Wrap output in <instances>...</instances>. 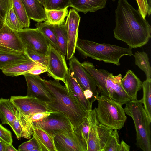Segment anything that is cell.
Instances as JSON below:
<instances>
[{"mask_svg":"<svg viewBox=\"0 0 151 151\" xmlns=\"http://www.w3.org/2000/svg\"><path fill=\"white\" fill-rule=\"evenodd\" d=\"M114 37L132 48L146 44L151 37V26L127 0H118L115 11Z\"/></svg>","mask_w":151,"mask_h":151,"instance_id":"1","label":"cell"},{"mask_svg":"<svg viewBox=\"0 0 151 151\" xmlns=\"http://www.w3.org/2000/svg\"><path fill=\"white\" fill-rule=\"evenodd\" d=\"M43 79L52 97V101L47 104V110L64 114L70 121L73 131L87 117L88 112L73 99L66 86L62 85L59 80Z\"/></svg>","mask_w":151,"mask_h":151,"instance_id":"2","label":"cell"},{"mask_svg":"<svg viewBox=\"0 0 151 151\" xmlns=\"http://www.w3.org/2000/svg\"><path fill=\"white\" fill-rule=\"evenodd\" d=\"M76 49L83 58L88 57L106 63L120 65L123 56L132 55V48H124L115 45L99 43L92 41L78 38Z\"/></svg>","mask_w":151,"mask_h":151,"instance_id":"3","label":"cell"},{"mask_svg":"<svg viewBox=\"0 0 151 151\" xmlns=\"http://www.w3.org/2000/svg\"><path fill=\"white\" fill-rule=\"evenodd\" d=\"M81 64L94 79L100 93L121 106L131 100L121 84L122 75L116 76L105 69L95 68L93 63L84 61Z\"/></svg>","mask_w":151,"mask_h":151,"instance_id":"4","label":"cell"},{"mask_svg":"<svg viewBox=\"0 0 151 151\" xmlns=\"http://www.w3.org/2000/svg\"><path fill=\"white\" fill-rule=\"evenodd\" d=\"M124 108L125 114L134 121L136 132L137 147L144 151H151L150 124L141 100H130Z\"/></svg>","mask_w":151,"mask_h":151,"instance_id":"5","label":"cell"},{"mask_svg":"<svg viewBox=\"0 0 151 151\" xmlns=\"http://www.w3.org/2000/svg\"><path fill=\"white\" fill-rule=\"evenodd\" d=\"M96 108L97 119L101 124L112 129L120 130L127 119L124 109L110 98L101 95L96 98Z\"/></svg>","mask_w":151,"mask_h":151,"instance_id":"6","label":"cell"},{"mask_svg":"<svg viewBox=\"0 0 151 151\" xmlns=\"http://www.w3.org/2000/svg\"><path fill=\"white\" fill-rule=\"evenodd\" d=\"M87 118L89 126L88 151H103L110 134L114 129L99 121L96 107L88 112Z\"/></svg>","mask_w":151,"mask_h":151,"instance_id":"7","label":"cell"},{"mask_svg":"<svg viewBox=\"0 0 151 151\" xmlns=\"http://www.w3.org/2000/svg\"><path fill=\"white\" fill-rule=\"evenodd\" d=\"M32 122L34 126L40 128L53 137L59 133L73 132V127L70 120L58 111L51 113L42 120Z\"/></svg>","mask_w":151,"mask_h":151,"instance_id":"8","label":"cell"},{"mask_svg":"<svg viewBox=\"0 0 151 151\" xmlns=\"http://www.w3.org/2000/svg\"><path fill=\"white\" fill-rule=\"evenodd\" d=\"M46 55L48 75L54 79L64 82L69 70L65 56L50 43Z\"/></svg>","mask_w":151,"mask_h":151,"instance_id":"9","label":"cell"},{"mask_svg":"<svg viewBox=\"0 0 151 151\" xmlns=\"http://www.w3.org/2000/svg\"><path fill=\"white\" fill-rule=\"evenodd\" d=\"M69 70L83 91L89 90L96 99L100 93L95 81L74 55L69 60Z\"/></svg>","mask_w":151,"mask_h":151,"instance_id":"10","label":"cell"},{"mask_svg":"<svg viewBox=\"0 0 151 151\" xmlns=\"http://www.w3.org/2000/svg\"><path fill=\"white\" fill-rule=\"evenodd\" d=\"M17 32L25 47L46 55L49 43L38 29L25 28Z\"/></svg>","mask_w":151,"mask_h":151,"instance_id":"11","label":"cell"},{"mask_svg":"<svg viewBox=\"0 0 151 151\" xmlns=\"http://www.w3.org/2000/svg\"><path fill=\"white\" fill-rule=\"evenodd\" d=\"M25 46L17 31L5 24L0 29V51L17 54L24 53Z\"/></svg>","mask_w":151,"mask_h":151,"instance_id":"12","label":"cell"},{"mask_svg":"<svg viewBox=\"0 0 151 151\" xmlns=\"http://www.w3.org/2000/svg\"><path fill=\"white\" fill-rule=\"evenodd\" d=\"M80 19L78 12L73 8H70L64 24L68 37L66 55L68 60H70L75 53Z\"/></svg>","mask_w":151,"mask_h":151,"instance_id":"13","label":"cell"},{"mask_svg":"<svg viewBox=\"0 0 151 151\" xmlns=\"http://www.w3.org/2000/svg\"><path fill=\"white\" fill-rule=\"evenodd\" d=\"M27 85V96L36 98L47 104L52 101V97L43 79L39 75L29 73L23 75Z\"/></svg>","mask_w":151,"mask_h":151,"instance_id":"14","label":"cell"},{"mask_svg":"<svg viewBox=\"0 0 151 151\" xmlns=\"http://www.w3.org/2000/svg\"><path fill=\"white\" fill-rule=\"evenodd\" d=\"M10 100L16 107L26 116L48 110L47 104L32 97L12 96Z\"/></svg>","mask_w":151,"mask_h":151,"instance_id":"15","label":"cell"},{"mask_svg":"<svg viewBox=\"0 0 151 151\" xmlns=\"http://www.w3.org/2000/svg\"><path fill=\"white\" fill-rule=\"evenodd\" d=\"M64 83L70 94L78 103L88 112L92 110V104L86 98L81 88L69 70Z\"/></svg>","mask_w":151,"mask_h":151,"instance_id":"16","label":"cell"},{"mask_svg":"<svg viewBox=\"0 0 151 151\" xmlns=\"http://www.w3.org/2000/svg\"><path fill=\"white\" fill-rule=\"evenodd\" d=\"M57 151H83L73 132L58 134L53 137Z\"/></svg>","mask_w":151,"mask_h":151,"instance_id":"17","label":"cell"},{"mask_svg":"<svg viewBox=\"0 0 151 151\" xmlns=\"http://www.w3.org/2000/svg\"><path fill=\"white\" fill-rule=\"evenodd\" d=\"M142 84L140 79L129 70L122 79L121 82V86L132 101L137 100V93L142 88Z\"/></svg>","mask_w":151,"mask_h":151,"instance_id":"18","label":"cell"},{"mask_svg":"<svg viewBox=\"0 0 151 151\" xmlns=\"http://www.w3.org/2000/svg\"><path fill=\"white\" fill-rule=\"evenodd\" d=\"M107 0H70L69 7L85 14L95 12L106 6Z\"/></svg>","mask_w":151,"mask_h":151,"instance_id":"19","label":"cell"},{"mask_svg":"<svg viewBox=\"0 0 151 151\" xmlns=\"http://www.w3.org/2000/svg\"><path fill=\"white\" fill-rule=\"evenodd\" d=\"M30 19L41 22L46 20L45 10L38 0H21Z\"/></svg>","mask_w":151,"mask_h":151,"instance_id":"20","label":"cell"},{"mask_svg":"<svg viewBox=\"0 0 151 151\" xmlns=\"http://www.w3.org/2000/svg\"><path fill=\"white\" fill-rule=\"evenodd\" d=\"M37 64H38L28 58L7 66L2 70L6 76H17L28 73L29 70Z\"/></svg>","mask_w":151,"mask_h":151,"instance_id":"21","label":"cell"},{"mask_svg":"<svg viewBox=\"0 0 151 151\" xmlns=\"http://www.w3.org/2000/svg\"><path fill=\"white\" fill-rule=\"evenodd\" d=\"M32 136L36 140L41 151H57L53 137L39 127L33 126Z\"/></svg>","mask_w":151,"mask_h":151,"instance_id":"22","label":"cell"},{"mask_svg":"<svg viewBox=\"0 0 151 151\" xmlns=\"http://www.w3.org/2000/svg\"><path fill=\"white\" fill-rule=\"evenodd\" d=\"M17 108L10 99H0V119L1 124L10 126L16 118Z\"/></svg>","mask_w":151,"mask_h":151,"instance_id":"23","label":"cell"},{"mask_svg":"<svg viewBox=\"0 0 151 151\" xmlns=\"http://www.w3.org/2000/svg\"><path fill=\"white\" fill-rule=\"evenodd\" d=\"M56 10L48 9L44 8L45 12L47 23L53 25H63L65 22V19L68 14V8Z\"/></svg>","mask_w":151,"mask_h":151,"instance_id":"24","label":"cell"},{"mask_svg":"<svg viewBox=\"0 0 151 151\" xmlns=\"http://www.w3.org/2000/svg\"><path fill=\"white\" fill-rule=\"evenodd\" d=\"M89 126L87 117L73 131L83 151H88V139Z\"/></svg>","mask_w":151,"mask_h":151,"instance_id":"25","label":"cell"},{"mask_svg":"<svg viewBox=\"0 0 151 151\" xmlns=\"http://www.w3.org/2000/svg\"><path fill=\"white\" fill-rule=\"evenodd\" d=\"M56 35L58 50L65 56H66L68 37L67 31L64 24L53 25Z\"/></svg>","mask_w":151,"mask_h":151,"instance_id":"26","label":"cell"},{"mask_svg":"<svg viewBox=\"0 0 151 151\" xmlns=\"http://www.w3.org/2000/svg\"><path fill=\"white\" fill-rule=\"evenodd\" d=\"M16 117L18 119L21 130V137L30 139L32 135L33 124L27 117L17 108Z\"/></svg>","mask_w":151,"mask_h":151,"instance_id":"27","label":"cell"},{"mask_svg":"<svg viewBox=\"0 0 151 151\" xmlns=\"http://www.w3.org/2000/svg\"><path fill=\"white\" fill-rule=\"evenodd\" d=\"M132 55L135 65L145 73L146 79H151V68L147 54L143 51H137Z\"/></svg>","mask_w":151,"mask_h":151,"instance_id":"28","label":"cell"},{"mask_svg":"<svg viewBox=\"0 0 151 151\" xmlns=\"http://www.w3.org/2000/svg\"><path fill=\"white\" fill-rule=\"evenodd\" d=\"M35 25L42 33L49 43L58 50L53 26L45 21L37 22Z\"/></svg>","mask_w":151,"mask_h":151,"instance_id":"29","label":"cell"},{"mask_svg":"<svg viewBox=\"0 0 151 151\" xmlns=\"http://www.w3.org/2000/svg\"><path fill=\"white\" fill-rule=\"evenodd\" d=\"M12 2L14 12L23 28H29L30 26V19L22 0H12Z\"/></svg>","mask_w":151,"mask_h":151,"instance_id":"30","label":"cell"},{"mask_svg":"<svg viewBox=\"0 0 151 151\" xmlns=\"http://www.w3.org/2000/svg\"><path fill=\"white\" fill-rule=\"evenodd\" d=\"M143 96L141 100L144 105V109L151 122V79H147L142 82Z\"/></svg>","mask_w":151,"mask_h":151,"instance_id":"31","label":"cell"},{"mask_svg":"<svg viewBox=\"0 0 151 151\" xmlns=\"http://www.w3.org/2000/svg\"><path fill=\"white\" fill-rule=\"evenodd\" d=\"M28 58L25 53L17 54L0 51V69Z\"/></svg>","mask_w":151,"mask_h":151,"instance_id":"32","label":"cell"},{"mask_svg":"<svg viewBox=\"0 0 151 151\" xmlns=\"http://www.w3.org/2000/svg\"><path fill=\"white\" fill-rule=\"evenodd\" d=\"M5 24L12 29L16 31L23 28L14 12L12 6L6 14Z\"/></svg>","mask_w":151,"mask_h":151,"instance_id":"33","label":"cell"},{"mask_svg":"<svg viewBox=\"0 0 151 151\" xmlns=\"http://www.w3.org/2000/svg\"><path fill=\"white\" fill-rule=\"evenodd\" d=\"M24 53L29 58L36 63L47 69V58L46 55L39 53L25 46Z\"/></svg>","mask_w":151,"mask_h":151,"instance_id":"34","label":"cell"},{"mask_svg":"<svg viewBox=\"0 0 151 151\" xmlns=\"http://www.w3.org/2000/svg\"><path fill=\"white\" fill-rule=\"evenodd\" d=\"M117 130L114 129L111 132L103 151H117L119 144Z\"/></svg>","mask_w":151,"mask_h":151,"instance_id":"35","label":"cell"},{"mask_svg":"<svg viewBox=\"0 0 151 151\" xmlns=\"http://www.w3.org/2000/svg\"><path fill=\"white\" fill-rule=\"evenodd\" d=\"M12 6V0H0V29L4 25L6 14Z\"/></svg>","mask_w":151,"mask_h":151,"instance_id":"36","label":"cell"},{"mask_svg":"<svg viewBox=\"0 0 151 151\" xmlns=\"http://www.w3.org/2000/svg\"><path fill=\"white\" fill-rule=\"evenodd\" d=\"M18 150V151H41L36 140L33 137L19 145Z\"/></svg>","mask_w":151,"mask_h":151,"instance_id":"37","label":"cell"},{"mask_svg":"<svg viewBox=\"0 0 151 151\" xmlns=\"http://www.w3.org/2000/svg\"><path fill=\"white\" fill-rule=\"evenodd\" d=\"M0 140L6 145H11L13 140L11 132L0 124Z\"/></svg>","mask_w":151,"mask_h":151,"instance_id":"38","label":"cell"},{"mask_svg":"<svg viewBox=\"0 0 151 151\" xmlns=\"http://www.w3.org/2000/svg\"><path fill=\"white\" fill-rule=\"evenodd\" d=\"M55 111L48 110L45 111L36 113L32 114L26 116L31 122H38L45 118L51 113Z\"/></svg>","mask_w":151,"mask_h":151,"instance_id":"39","label":"cell"},{"mask_svg":"<svg viewBox=\"0 0 151 151\" xmlns=\"http://www.w3.org/2000/svg\"><path fill=\"white\" fill-rule=\"evenodd\" d=\"M138 6V10L142 17L145 18L147 14V6L146 0H136Z\"/></svg>","mask_w":151,"mask_h":151,"instance_id":"40","label":"cell"},{"mask_svg":"<svg viewBox=\"0 0 151 151\" xmlns=\"http://www.w3.org/2000/svg\"><path fill=\"white\" fill-rule=\"evenodd\" d=\"M47 69L44 67L39 64L33 66L29 71L28 73L34 75H39L47 72Z\"/></svg>","mask_w":151,"mask_h":151,"instance_id":"41","label":"cell"},{"mask_svg":"<svg viewBox=\"0 0 151 151\" xmlns=\"http://www.w3.org/2000/svg\"><path fill=\"white\" fill-rule=\"evenodd\" d=\"M130 146L122 140L119 144L117 151H129Z\"/></svg>","mask_w":151,"mask_h":151,"instance_id":"42","label":"cell"},{"mask_svg":"<svg viewBox=\"0 0 151 151\" xmlns=\"http://www.w3.org/2000/svg\"><path fill=\"white\" fill-rule=\"evenodd\" d=\"M5 151H18V150L14 147L12 144L6 145Z\"/></svg>","mask_w":151,"mask_h":151,"instance_id":"43","label":"cell"},{"mask_svg":"<svg viewBox=\"0 0 151 151\" xmlns=\"http://www.w3.org/2000/svg\"><path fill=\"white\" fill-rule=\"evenodd\" d=\"M147 6V14L150 16L151 13V0H146Z\"/></svg>","mask_w":151,"mask_h":151,"instance_id":"44","label":"cell"},{"mask_svg":"<svg viewBox=\"0 0 151 151\" xmlns=\"http://www.w3.org/2000/svg\"><path fill=\"white\" fill-rule=\"evenodd\" d=\"M6 144L0 140V151H5Z\"/></svg>","mask_w":151,"mask_h":151,"instance_id":"45","label":"cell"},{"mask_svg":"<svg viewBox=\"0 0 151 151\" xmlns=\"http://www.w3.org/2000/svg\"><path fill=\"white\" fill-rule=\"evenodd\" d=\"M43 6L44 7L45 6V3L44 0H38Z\"/></svg>","mask_w":151,"mask_h":151,"instance_id":"46","label":"cell"},{"mask_svg":"<svg viewBox=\"0 0 151 151\" xmlns=\"http://www.w3.org/2000/svg\"><path fill=\"white\" fill-rule=\"evenodd\" d=\"M48 0H44V1H45V4L48 1Z\"/></svg>","mask_w":151,"mask_h":151,"instance_id":"47","label":"cell"},{"mask_svg":"<svg viewBox=\"0 0 151 151\" xmlns=\"http://www.w3.org/2000/svg\"><path fill=\"white\" fill-rule=\"evenodd\" d=\"M116 0H112V1H116Z\"/></svg>","mask_w":151,"mask_h":151,"instance_id":"48","label":"cell"},{"mask_svg":"<svg viewBox=\"0 0 151 151\" xmlns=\"http://www.w3.org/2000/svg\"></svg>","mask_w":151,"mask_h":151,"instance_id":"49","label":"cell"}]
</instances>
